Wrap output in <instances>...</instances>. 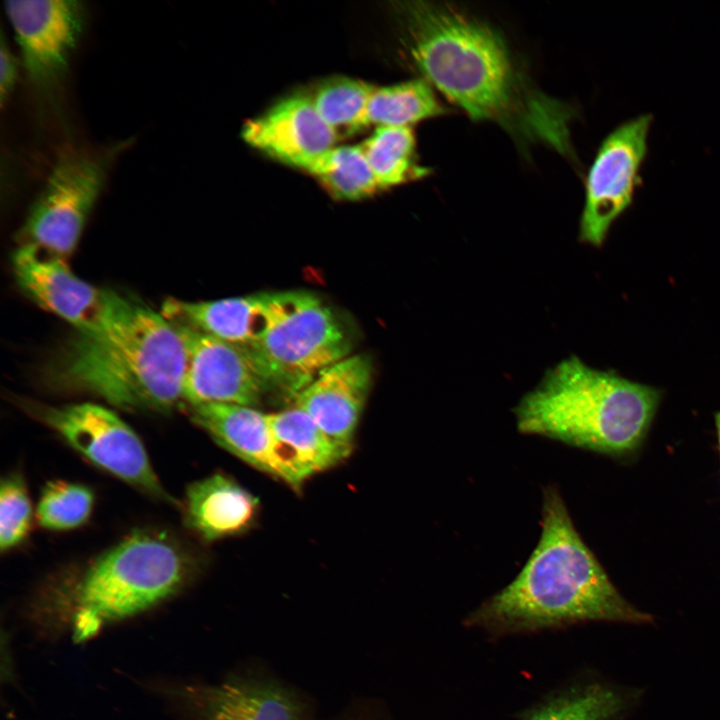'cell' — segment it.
I'll return each instance as SVG.
<instances>
[{
    "instance_id": "obj_6",
    "label": "cell",
    "mask_w": 720,
    "mask_h": 720,
    "mask_svg": "<svg viewBox=\"0 0 720 720\" xmlns=\"http://www.w3.org/2000/svg\"><path fill=\"white\" fill-rule=\"evenodd\" d=\"M352 336L341 316L307 291H285L267 333L249 346L272 392L295 400L324 369L350 355Z\"/></svg>"
},
{
    "instance_id": "obj_17",
    "label": "cell",
    "mask_w": 720,
    "mask_h": 720,
    "mask_svg": "<svg viewBox=\"0 0 720 720\" xmlns=\"http://www.w3.org/2000/svg\"><path fill=\"white\" fill-rule=\"evenodd\" d=\"M268 420L276 477L294 488L301 487L312 475L335 466L351 452L329 437L295 405L268 413Z\"/></svg>"
},
{
    "instance_id": "obj_14",
    "label": "cell",
    "mask_w": 720,
    "mask_h": 720,
    "mask_svg": "<svg viewBox=\"0 0 720 720\" xmlns=\"http://www.w3.org/2000/svg\"><path fill=\"white\" fill-rule=\"evenodd\" d=\"M372 376V361L367 355H349L316 376L297 395L294 405L334 441L351 450Z\"/></svg>"
},
{
    "instance_id": "obj_4",
    "label": "cell",
    "mask_w": 720,
    "mask_h": 720,
    "mask_svg": "<svg viewBox=\"0 0 720 720\" xmlns=\"http://www.w3.org/2000/svg\"><path fill=\"white\" fill-rule=\"evenodd\" d=\"M660 399L655 387L594 369L573 356L547 371L514 413L521 433L625 457L642 445Z\"/></svg>"
},
{
    "instance_id": "obj_21",
    "label": "cell",
    "mask_w": 720,
    "mask_h": 720,
    "mask_svg": "<svg viewBox=\"0 0 720 720\" xmlns=\"http://www.w3.org/2000/svg\"><path fill=\"white\" fill-rule=\"evenodd\" d=\"M360 146L382 190L422 179L431 173L417 161L412 127H376Z\"/></svg>"
},
{
    "instance_id": "obj_28",
    "label": "cell",
    "mask_w": 720,
    "mask_h": 720,
    "mask_svg": "<svg viewBox=\"0 0 720 720\" xmlns=\"http://www.w3.org/2000/svg\"><path fill=\"white\" fill-rule=\"evenodd\" d=\"M715 424H716L717 439H718V446H719V452H720V412H718L716 414Z\"/></svg>"
},
{
    "instance_id": "obj_13",
    "label": "cell",
    "mask_w": 720,
    "mask_h": 720,
    "mask_svg": "<svg viewBox=\"0 0 720 720\" xmlns=\"http://www.w3.org/2000/svg\"><path fill=\"white\" fill-rule=\"evenodd\" d=\"M241 136L248 145L270 158L303 171L333 148L339 138L317 113L305 92L284 97L248 120Z\"/></svg>"
},
{
    "instance_id": "obj_5",
    "label": "cell",
    "mask_w": 720,
    "mask_h": 720,
    "mask_svg": "<svg viewBox=\"0 0 720 720\" xmlns=\"http://www.w3.org/2000/svg\"><path fill=\"white\" fill-rule=\"evenodd\" d=\"M192 561L170 537L137 531L102 553L76 589L74 638L145 611L175 594L191 576Z\"/></svg>"
},
{
    "instance_id": "obj_7",
    "label": "cell",
    "mask_w": 720,
    "mask_h": 720,
    "mask_svg": "<svg viewBox=\"0 0 720 720\" xmlns=\"http://www.w3.org/2000/svg\"><path fill=\"white\" fill-rule=\"evenodd\" d=\"M126 146L127 142L63 151L27 215L21 232L24 243L67 259L79 242L113 162Z\"/></svg>"
},
{
    "instance_id": "obj_12",
    "label": "cell",
    "mask_w": 720,
    "mask_h": 720,
    "mask_svg": "<svg viewBox=\"0 0 720 720\" xmlns=\"http://www.w3.org/2000/svg\"><path fill=\"white\" fill-rule=\"evenodd\" d=\"M4 9L30 79L40 87L64 74L84 26V7L76 0H12Z\"/></svg>"
},
{
    "instance_id": "obj_19",
    "label": "cell",
    "mask_w": 720,
    "mask_h": 720,
    "mask_svg": "<svg viewBox=\"0 0 720 720\" xmlns=\"http://www.w3.org/2000/svg\"><path fill=\"white\" fill-rule=\"evenodd\" d=\"M190 416L222 448L276 477L268 413L256 407L210 403L190 406Z\"/></svg>"
},
{
    "instance_id": "obj_11",
    "label": "cell",
    "mask_w": 720,
    "mask_h": 720,
    "mask_svg": "<svg viewBox=\"0 0 720 720\" xmlns=\"http://www.w3.org/2000/svg\"><path fill=\"white\" fill-rule=\"evenodd\" d=\"M177 327L186 347L183 401L189 406L221 403L256 407L272 393L248 347Z\"/></svg>"
},
{
    "instance_id": "obj_15",
    "label": "cell",
    "mask_w": 720,
    "mask_h": 720,
    "mask_svg": "<svg viewBox=\"0 0 720 720\" xmlns=\"http://www.w3.org/2000/svg\"><path fill=\"white\" fill-rule=\"evenodd\" d=\"M284 296L285 291L198 302L168 298L160 313L179 327L249 347L267 333Z\"/></svg>"
},
{
    "instance_id": "obj_3",
    "label": "cell",
    "mask_w": 720,
    "mask_h": 720,
    "mask_svg": "<svg viewBox=\"0 0 720 720\" xmlns=\"http://www.w3.org/2000/svg\"><path fill=\"white\" fill-rule=\"evenodd\" d=\"M185 369L179 328L134 303L106 330L77 333L57 362L55 378L125 410L169 412L183 401Z\"/></svg>"
},
{
    "instance_id": "obj_16",
    "label": "cell",
    "mask_w": 720,
    "mask_h": 720,
    "mask_svg": "<svg viewBox=\"0 0 720 720\" xmlns=\"http://www.w3.org/2000/svg\"><path fill=\"white\" fill-rule=\"evenodd\" d=\"M187 697L200 720H304L299 697L269 679L237 677L192 686Z\"/></svg>"
},
{
    "instance_id": "obj_10",
    "label": "cell",
    "mask_w": 720,
    "mask_h": 720,
    "mask_svg": "<svg viewBox=\"0 0 720 720\" xmlns=\"http://www.w3.org/2000/svg\"><path fill=\"white\" fill-rule=\"evenodd\" d=\"M651 114L615 127L601 142L585 181L580 239L601 245L617 218L633 203L648 153Z\"/></svg>"
},
{
    "instance_id": "obj_18",
    "label": "cell",
    "mask_w": 720,
    "mask_h": 720,
    "mask_svg": "<svg viewBox=\"0 0 720 720\" xmlns=\"http://www.w3.org/2000/svg\"><path fill=\"white\" fill-rule=\"evenodd\" d=\"M258 499L232 478L214 473L191 483L184 503V520L205 541L246 531L255 521Z\"/></svg>"
},
{
    "instance_id": "obj_27",
    "label": "cell",
    "mask_w": 720,
    "mask_h": 720,
    "mask_svg": "<svg viewBox=\"0 0 720 720\" xmlns=\"http://www.w3.org/2000/svg\"><path fill=\"white\" fill-rule=\"evenodd\" d=\"M17 79V63L4 37L0 46V100L3 106L14 89Z\"/></svg>"
},
{
    "instance_id": "obj_26",
    "label": "cell",
    "mask_w": 720,
    "mask_h": 720,
    "mask_svg": "<svg viewBox=\"0 0 720 720\" xmlns=\"http://www.w3.org/2000/svg\"><path fill=\"white\" fill-rule=\"evenodd\" d=\"M32 504L23 477L7 474L0 485V549L10 551L29 535Z\"/></svg>"
},
{
    "instance_id": "obj_23",
    "label": "cell",
    "mask_w": 720,
    "mask_h": 720,
    "mask_svg": "<svg viewBox=\"0 0 720 720\" xmlns=\"http://www.w3.org/2000/svg\"><path fill=\"white\" fill-rule=\"evenodd\" d=\"M335 199L354 201L382 191L359 145L334 146L304 171Z\"/></svg>"
},
{
    "instance_id": "obj_8",
    "label": "cell",
    "mask_w": 720,
    "mask_h": 720,
    "mask_svg": "<svg viewBox=\"0 0 720 720\" xmlns=\"http://www.w3.org/2000/svg\"><path fill=\"white\" fill-rule=\"evenodd\" d=\"M23 407L93 465L149 496L179 506L160 483L141 439L113 410L90 402L62 406L28 402Z\"/></svg>"
},
{
    "instance_id": "obj_9",
    "label": "cell",
    "mask_w": 720,
    "mask_h": 720,
    "mask_svg": "<svg viewBox=\"0 0 720 720\" xmlns=\"http://www.w3.org/2000/svg\"><path fill=\"white\" fill-rule=\"evenodd\" d=\"M19 287L37 305L71 324L77 333L102 332L122 318L133 302L77 277L66 259L23 243L12 256Z\"/></svg>"
},
{
    "instance_id": "obj_2",
    "label": "cell",
    "mask_w": 720,
    "mask_h": 720,
    "mask_svg": "<svg viewBox=\"0 0 720 720\" xmlns=\"http://www.w3.org/2000/svg\"><path fill=\"white\" fill-rule=\"evenodd\" d=\"M626 600L575 528L559 489H544L541 534L522 570L466 619L493 634L535 632L588 621L650 623Z\"/></svg>"
},
{
    "instance_id": "obj_24",
    "label": "cell",
    "mask_w": 720,
    "mask_h": 720,
    "mask_svg": "<svg viewBox=\"0 0 720 720\" xmlns=\"http://www.w3.org/2000/svg\"><path fill=\"white\" fill-rule=\"evenodd\" d=\"M375 88L359 79L332 76L305 93L325 123L341 136L364 129L365 110Z\"/></svg>"
},
{
    "instance_id": "obj_25",
    "label": "cell",
    "mask_w": 720,
    "mask_h": 720,
    "mask_svg": "<svg viewBox=\"0 0 720 720\" xmlns=\"http://www.w3.org/2000/svg\"><path fill=\"white\" fill-rule=\"evenodd\" d=\"M92 490L76 482L54 480L41 491L36 508L39 525L48 530L65 531L84 525L93 510Z\"/></svg>"
},
{
    "instance_id": "obj_20",
    "label": "cell",
    "mask_w": 720,
    "mask_h": 720,
    "mask_svg": "<svg viewBox=\"0 0 720 720\" xmlns=\"http://www.w3.org/2000/svg\"><path fill=\"white\" fill-rule=\"evenodd\" d=\"M448 112L425 79H413L376 87L365 110L363 128L371 125L411 127Z\"/></svg>"
},
{
    "instance_id": "obj_1",
    "label": "cell",
    "mask_w": 720,
    "mask_h": 720,
    "mask_svg": "<svg viewBox=\"0 0 720 720\" xmlns=\"http://www.w3.org/2000/svg\"><path fill=\"white\" fill-rule=\"evenodd\" d=\"M390 9L414 65L447 100L521 145L574 158V111L536 87L496 30L446 3L396 1Z\"/></svg>"
},
{
    "instance_id": "obj_22",
    "label": "cell",
    "mask_w": 720,
    "mask_h": 720,
    "mask_svg": "<svg viewBox=\"0 0 720 720\" xmlns=\"http://www.w3.org/2000/svg\"><path fill=\"white\" fill-rule=\"evenodd\" d=\"M630 698L601 683L577 685L548 697L522 720H615L628 709Z\"/></svg>"
}]
</instances>
